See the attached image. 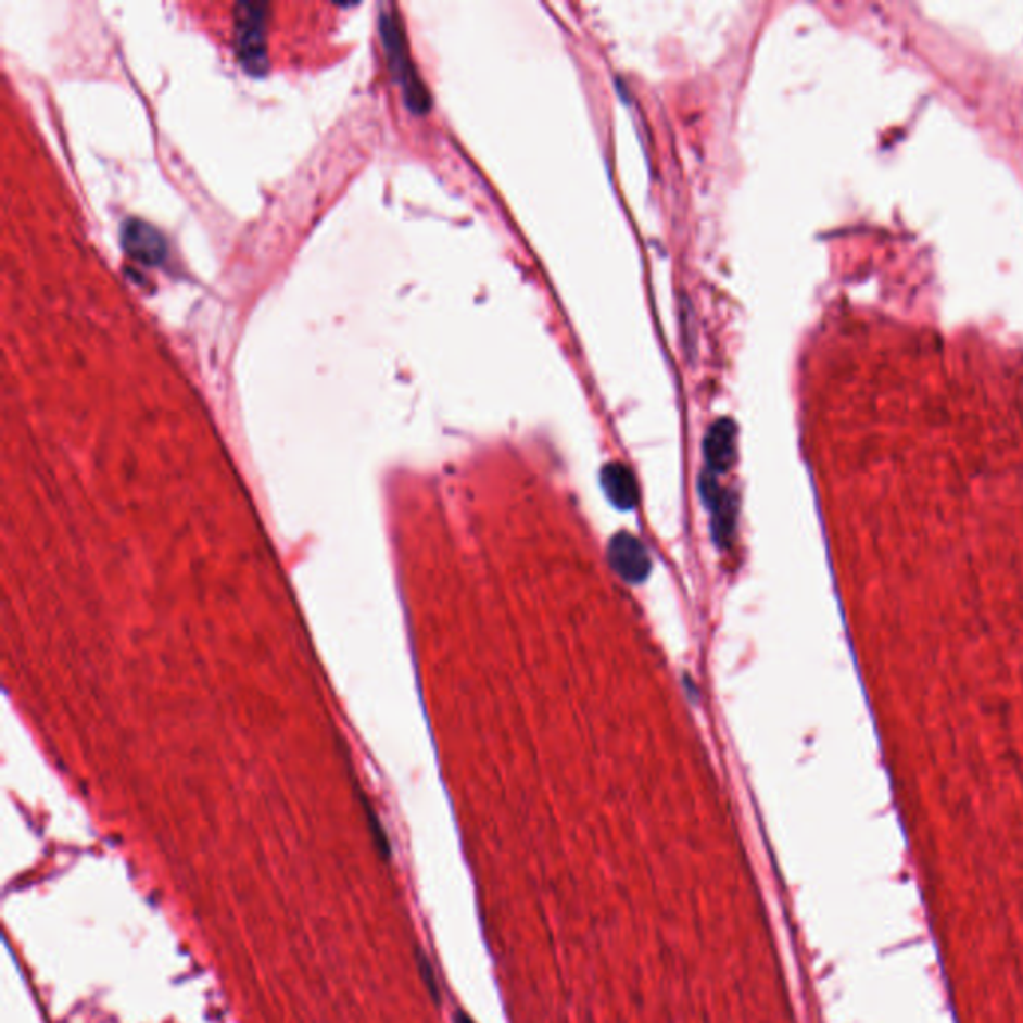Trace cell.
<instances>
[{
    "instance_id": "obj_6",
    "label": "cell",
    "mask_w": 1023,
    "mask_h": 1023,
    "mask_svg": "<svg viewBox=\"0 0 1023 1023\" xmlns=\"http://www.w3.org/2000/svg\"><path fill=\"white\" fill-rule=\"evenodd\" d=\"M602 487L616 508L632 510L636 506L640 498L636 478L624 464H606L602 470Z\"/></svg>"
},
{
    "instance_id": "obj_2",
    "label": "cell",
    "mask_w": 1023,
    "mask_h": 1023,
    "mask_svg": "<svg viewBox=\"0 0 1023 1023\" xmlns=\"http://www.w3.org/2000/svg\"><path fill=\"white\" fill-rule=\"evenodd\" d=\"M268 4L240 2L235 7V37L238 59L252 75H263L268 66L266 59V21Z\"/></svg>"
},
{
    "instance_id": "obj_3",
    "label": "cell",
    "mask_w": 1023,
    "mask_h": 1023,
    "mask_svg": "<svg viewBox=\"0 0 1023 1023\" xmlns=\"http://www.w3.org/2000/svg\"><path fill=\"white\" fill-rule=\"evenodd\" d=\"M121 240L128 256H132L135 261L147 266L163 263L168 254V247L161 230H156L154 226L138 218L126 220L121 230Z\"/></svg>"
},
{
    "instance_id": "obj_5",
    "label": "cell",
    "mask_w": 1023,
    "mask_h": 1023,
    "mask_svg": "<svg viewBox=\"0 0 1023 1023\" xmlns=\"http://www.w3.org/2000/svg\"><path fill=\"white\" fill-rule=\"evenodd\" d=\"M736 425L728 418H720L710 426L704 440V456L710 475L728 472L736 460Z\"/></svg>"
},
{
    "instance_id": "obj_4",
    "label": "cell",
    "mask_w": 1023,
    "mask_h": 1023,
    "mask_svg": "<svg viewBox=\"0 0 1023 1023\" xmlns=\"http://www.w3.org/2000/svg\"><path fill=\"white\" fill-rule=\"evenodd\" d=\"M611 568L630 584H640L649 572L648 552L636 536L618 534L611 538L608 548Z\"/></svg>"
},
{
    "instance_id": "obj_8",
    "label": "cell",
    "mask_w": 1023,
    "mask_h": 1023,
    "mask_svg": "<svg viewBox=\"0 0 1023 1023\" xmlns=\"http://www.w3.org/2000/svg\"><path fill=\"white\" fill-rule=\"evenodd\" d=\"M456 1023H475V1022H472V1020H468V1018H466L464 1013H458V1018H456Z\"/></svg>"
},
{
    "instance_id": "obj_7",
    "label": "cell",
    "mask_w": 1023,
    "mask_h": 1023,
    "mask_svg": "<svg viewBox=\"0 0 1023 1023\" xmlns=\"http://www.w3.org/2000/svg\"><path fill=\"white\" fill-rule=\"evenodd\" d=\"M702 494L708 502V506L713 510V534H716V540L720 544H728V540L732 538V532H734V510H736V506L730 502V496L718 488L710 472L702 478Z\"/></svg>"
},
{
    "instance_id": "obj_1",
    "label": "cell",
    "mask_w": 1023,
    "mask_h": 1023,
    "mask_svg": "<svg viewBox=\"0 0 1023 1023\" xmlns=\"http://www.w3.org/2000/svg\"><path fill=\"white\" fill-rule=\"evenodd\" d=\"M380 30H382V42L387 47L388 63L402 85L406 104L413 109L414 113H426L430 109V97L411 63L404 28L400 23L399 14L394 13L392 7H388L387 11L380 14Z\"/></svg>"
}]
</instances>
